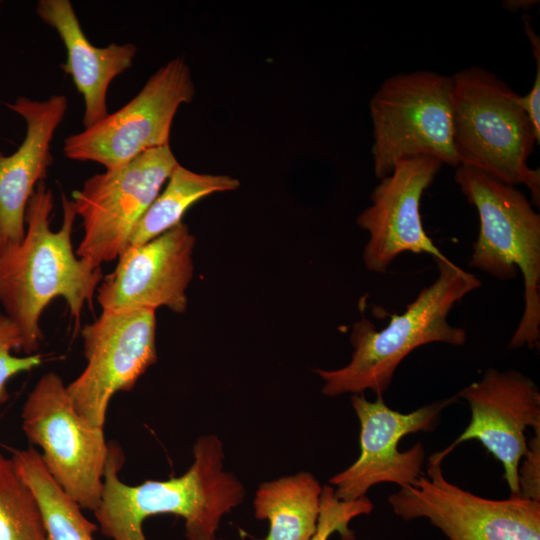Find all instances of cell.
I'll return each mask as SVG.
<instances>
[{
	"label": "cell",
	"instance_id": "d4e9b609",
	"mask_svg": "<svg viewBox=\"0 0 540 540\" xmlns=\"http://www.w3.org/2000/svg\"><path fill=\"white\" fill-rule=\"evenodd\" d=\"M524 31L531 43L536 62V75L530 92L520 97V102L530 117L538 143L540 142V39L531 26V17L522 16Z\"/></svg>",
	"mask_w": 540,
	"mask_h": 540
},
{
	"label": "cell",
	"instance_id": "ffe728a7",
	"mask_svg": "<svg viewBox=\"0 0 540 540\" xmlns=\"http://www.w3.org/2000/svg\"><path fill=\"white\" fill-rule=\"evenodd\" d=\"M11 459L37 499L47 540H94L98 525L88 520L82 508L54 481L38 450L15 449Z\"/></svg>",
	"mask_w": 540,
	"mask_h": 540
},
{
	"label": "cell",
	"instance_id": "7c38bea8",
	"mask_svg": "<svg viewBox=\"0 0 540 540\" xmlns=\"http://www.w3.org/2000/svg\"><path fill=\"white\" fill-rule=\"evenodd\" d=\"M458 399L455 394L402 413L391 409L383 397L369 401L363 393L353 394L351 404L360 424V454L348 468L329 479L336 498L360 499L380 483H394L400 488L414 484L423 474L425 449L417 443L400 451L401 439L409 434L433 431L443 410Z\"/></svg>",
	"mask_w": 540,
	"mask_h": 540
},
{
	"label": "cell",
	"instance_id": "8fae6325",
	"mask_svg": "<svg viewBox=\"0 0 540 540\" xmlns=\"http://www.w3.org/2000/svg\"><path fill=\"white\" fill-rule=\"evenodd\" d=\"M156 311H102L81 330L86 366L66 385L75 410L104 427L112 397L132 390L157 362Z\"/></svg>",
	"mask_w": 540,
	"mask_h": 540
},
{
	"label": "cell",
	"instance_id": "5bb4252c",
	"mask_svg": "<svg viewBox=\"0 0 540 540\" xmlns=\"http://www.w3.org/2000/svg\"><path fill=\"white\" fill-rule=\"evenodd\" d=\"M195 243L188 225L181 222L144 244L127 246L97 288L102 311L167 307L178 314L185 312Z\"/></svg>",
	"mask_w": 540,
	"mask_h": 540
},
{
	"label": "cell",
	"instance_id": "44dd1931",
	"mask_svg": "<svg viewBox=\"0 0 540 540\" xmlns=\"http://www.w3.org/2000/svg\"><path fill=\"white\" fill-rule=\"evenodd\" d=\"M0 540H47L36 497L0 453Z\"/></svg>",
	"mask_w": 540,
	"mask_h": 540
},
{
	"label": "cell",
	"instance_id": "3957f363",
	"mask_svg": "<svg viewBox=\"0 0 540 540\" xmlns=\"http://www.w3.org/2000/svg\"><path fill=\"white\" fill-rule=\"evenodd\" d=\"M436 280L423 288L404 313L393 314L382 330L365 317L354 323L350 341L354 351L350 362L339 369H315L323 379L322 393L334 397L372 391L376 397L390 386L400 363L416 348L429 343L462 346L466 331L448 322L453 306L481 287L480 279L446 256L435 259Z\"/></svg>",
	"mask_w": 540,
	"mask_h": 540
},
{
	"label": "cell",
	"instance_id": "4316f807",
	"mask_svg": "<svg viewBox=\"0 0 540 540\" xmlns=\"http://www.w3.org/2000/svg\"><path fill=\"white\" fill-rule=\"evenodd\" d=\"M0 3H1V1H0Z\"/></svg>",
	"mask_w": 540,
	"mask_h": 540
},
{
	"label": "cell",
	"instance_id": "cb8c5ba5",
	"mask_svg": "<svg viewBox=\"0 0 540 540\" xmlns=\"http://www.w3.org/2000/svg\"><path fill=\"white\" fill-rule=\"evenodd\" d=\"M520 497L540 502V434L528 441L518 469Z\"/></svg>",
	"mask_w": 540,
	"mask_h": 540
},
{
	"label": "cell",
	"instance_id": "6da1fadb",
	"mask_svg": "<svg viewBox=\"0 0 540 540\" xmlns=\"http://www.w3.org/2000/svg\"><path fill=\"white\" fill-rule=\"evenodd\" d=\"M53 207V192L41 181L26 207L24 238L0 252V305L20 329L26 355L38 350L43 340L40 318L55 298L64 299L78 329L83 308L91 306L103 279L101 267L73 250L77 216L71 199L62 196V224L56 231L51 229Z\"/></svg>",
	"mask_w": 540,
	"mask_h": 540
},
{
	"label": "cell",
	"instance_id": "603a6c76",
	"mask_svg": "<svg viewBox=\"0 0 540 540\" xmlns=\"http://www.w3.org/2000/svg\"><path fill=\"white\" fill-rule=\"evenodd\" d=\"M23 336L4 312H0V407L9 399L7 384L13 377L29 372L42 364L39 353L17 356L14 351H22Z\"/></svg>",
	"mask_w": 540,
	"mask_h": 540
},
{
	"label": "cell",
	"instance_id": "e0dca14e",
	"mask_svg": "<svg viewBox=\"0 0 540 540\" xmlns=\"http://www.w3.org/2000/svg\"><path fill=\"white\" fill-rule=\"evenodd\" d=\"M36 14L57 32L66 50L62 70L71 77L84 102L82 123L88 128L106 117L111 82L132 67L137 55L133 43H91L70 0H39Z\"/></svg>",
	"mask_w": 540,
	"mask_h": 540
},
{
	"label": "cell",
	"instance_id": "2e32d148",
	"mask_svg": "<svg viewBox=\"0 0 540 540\" xmlns=\"http://www.w3.org/2000/svg\"><path fill=\"white\" fill-rule=\"evenodd\" d=\"M6 106L24 120L26 130L13 153L0 151V252L24 238L26 207L53 163L52 142L67 113L68 99L63 94L45 100L18 96Z\"/></svg>",
	"mask_w": 540,
	"mask_h": 540
},
{
	"label": "cell",
	"instance_id": "ba28073f",
	"mask_svg": "<svg viewBox=\"0 0 540 540\" xmlns=\"http://www.w3.org/2000/svg\"><path fill=\"white\" fill-rule=\"evenodd\" d=\"M178 163L168 145L86 179L71 199L83 228L76 255L95 268L117 260Z\"/></svg>",
	"mask_w": 540,
	"mask_h": 540
},
{
	"label": "cell",
	"instance_id": "277c9868",
	"mask_svg": "<svg viewBox=\"0 0 540 540\" xmlns=\"http://www.w3.org/2000/svg\"><path fill=\"white\" fill-rule=\"evenodd\" d=\"M455 181L479 216V234L469 265L500 280L521 271L524 310L509 348L540 339V215L520 190L475 167L460 164Z\"/></svg>",
	"mask_w": 540,
	"mask_h": 540
},
{
	"label": "cell",
	"instance_id": "4fadbf2b",
	"mask_svg": "<svg viewBox=\"0 0 540 540\" xmlns=\"http://www.w3.org/2000/svg\"><path fill=\"white\" fill-rule=\"evenodd\" d=\"M470 407L464 431L446 448L431 455L441 463L458 445L477 440L497 459L511 496L519 495L518 469L528 449L526 431L540 434V392L532 379L520 372L487 369L482 378L457 393Z\"/></svg>",
	"mask_w": 540,
	"mask_h": 540
},
{
	"label": "cell",
	"instance_id": "7a4b0ae2",
	"mask_svg": "<svg viewBox=\"0 0 540 540\" xmlns=\"http://www.w3.org/2000/svg\"><path fill=\"white\" fill-rule=\"evenodd\" d=\"M193 456L181 476L128 485L119 477L124 452L118 443H108L102 496L93 512L101 533L111 540H147L144 521L172 514L184 519L187 540H216L222 517L243 502L245 488L224 469L223 444L216 435L197 438Z\"/></svg>",
	"mask_w": 540,
	"mask_h": 540
},
{
	"label": "cell",
	"instance_id": "52a82bcc",
	"mask_svg": "<svg viewBox=\"0 0 540 540\" xmlns=\"http://www.w3.org/2000/svg\"><path fill=\"white\" fill-rule=\"evenodd\" d=\"M21 426L27 440L41 449L54 481L82 509L94 512L102 496L108 443L103 427L75 410L60 375L40 377L23 404Z\"/></svg>",
	"mask_w": 540,
	"mask_h": 540
},
{
	"label": "cell",
	"instance_id": "83f0119b",
	"mask_svg": "<svg viewBox=\"0 0 540 540\" xmlns=\"http://www.w3.org/2000/svg\"><path fill=\"white\" fill-rule=\"evenodd\" d=\"M221 540H223V539H221Z\"/></svg>",
	"mask_w": 540,
	"mask_h": 540
},
{
	"label": "cell",
	"instance_id": "484cf974",
	"mask_svg": "<svg viewBox=\"0 0 540 540\" xmlns=\"http://www.w3.org/2000/svg\"><path fill=\"white\" fill-rule=\"evenodd\" d=\"M538 1L535 0H506L503 2V7L511 12H518L519 10H528L536 5Z\"/></svg>",
	"mask_w": 540,
	"mask_h": 540
},
{
	"label": "cell",
	"instance_id": "7402d4cb",
	"mask_svg": "<svg viewBox=\"0 0 540 540\" xmlns=\"http://www.w3.org/2000/svg\"><path fill=\"white\" fill-rule=\"evenodd\" d=\"M372 509L373 504L367 496L353 501H342L336 498L331 485H325L321 494L316 531L310 540H328L335 532H338L343 540H354L349 523L360 515L371 513Z\"/></svg>",
	"mask_w": 540,
	"mask_h": 540
},
{
	"label": "cell",
	"instance_id": "d6986e66",
	"mask_svg": "<svg viewBox=\"0 0 540 540\" xmlns=\"http://www.w3.org/2000/svg\"><path fill=\"white\" fill-rule=\"evenodd\" d=\"M240 182L229 175L194 172L180 163L171 172L164 189L136 224L127 246L144 244L182 222L187 210L201 199L238 189Z\"/></svg>",
	"mask_w": 540,
	"mask_h": 540
},
{
	"label": "cell",
	"instance_id": "30bf717a",
	"mask_svg": "<svg viewBox=\"0 0 540 540\" xmlns=\"http://www.w3.org/2000/svg\"><path fill=\"white\" fill-rule=\"evenodd\" d=\"M405 521L425 518L449 540H540V502L520 496L493 500L445 479L441 463L428 460L414 484L388 497Z\"/></svg>",
	"mask_w": 540,
	"mask_h": 540
},
{
	"label": "cell",
	"instance_id": "5b68a950",
	"mask_svg": "<svg viewBox=\"0 0 540 540\" xmlns=\"http://www.w3.org/2000/svg\"><path fill=\"white\" fill-rule=\"evenodd\" d=\"M451 77L453 144L460 163L512 186L524 184L539 206L540 172L527 164L539 143L521 95L481 67Z\"/></svg>",
	"mask_w": 540,
	"mask_h": 540
},
{
	"label": "cell",
	"instance_id": "ac0fdd59",
	"mask_svg": "<svg viewBox=\"0 0 540 540\" xmlns=\"http://www.w3.org/2000/svg\"><path fill=\"white\" fill-rule=\"evenodd\" d=\"M323 487L307 471L259 485L254 516L269 523L265 540H310L316 531Z\"/></svg>",
	"mask_w": 540,
	"mask_h": 540
},
{
	"label": "cell",
	"instance_id": "9a60e30c",
	"mask_svg": "<svg viewBox=\"0 0 540 540\" xmlns=\"http://www.w3.org/2000/svg\"><path fill=\"white\" fill-rule=\"evenodd\" d=\"M442 165L432 156L405 158L380 179L370 195L371 205L356 220L369 234L363 250L369 271L386 272L404 252L427 253L434 259L445 256L426 234L420 216L421 197Z\"/></svg>",
	"mask_w": 540,
	"mask_h": 540
},
{
	"label": "cell",
	"instance_id": "9c48e42d",
	"mask_svg": "<svg viewBox=\"0 0 540 540\" xmlns=\"http://www.w3.org/2000/svg\"><path fill=\"white\" fill-rule=\"evenodd\" d=\"M195 92L189 65L183 57L173 58L120 109L67 136L63 153L70 160L95 162L108 170L148 150L168 146L175 115L193 100Z\"/></svg>",
	"mask_w": 540,
	"mask_h": 540
},
{
	"label": "cell",
	"instance_id": "8992f818",
	"mask_svg": "<svg viewBox=\"0 0 540 540\" xmlns=\"http://www.w3.org/2000/svg\"><path fill=\"white\" fill-rule=\"evenodd\" d=\"M452 77L429 70L387 78L372 97L371 154L375 176H388L396 162L432 156L459 166L452 134Z\"/></svg>",
	"mask_w": 540,
	"mask_h": 540
}]
</instances>
